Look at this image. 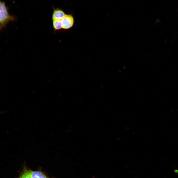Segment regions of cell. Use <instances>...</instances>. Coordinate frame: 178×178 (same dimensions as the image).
Masks as SVG:
<instances>
[{"mask_svg":"<svg viewBox=\"0 0 178 178\" xmlns=\"http://www.w3.org/2000/svg\"><path fill=\"white\" fill-rule=\"evenodd\" d=\"M53 11L52 13V21L54 20H60L64 17L66 14L64 11L59 8H53Z\"/></svg>","mask_w":178,"mask_h":178,"instance_id":"3957f363","label":"cell"},{"mask_svg":"<svg viewBox=\"0 0 178 178\" xmlns=\"http://www.w3.org/2000/svg\"><path fill=\"white\" fill-rule=\"evenodd\" d=\"M52 21L53 27L54 30H59L62 28L61 20H54Z\"/></svg>","mask_w":178,"mask_h":178,"instance_id":"5b68a950","label":"cell"},{"mask_svg":"<svg viewBox=\"0 0 178 178\" xmlns=\"http://www.w3.org/2000/svg\"><path fill=\"white\" fill-rule=\"evenodd\" d=\"M62 28L67 29L71 27L74 23V19L73 16L70 14H66L61 20Z\"/></svg>","mask_w":178,"mask_h":178,"instance_id":"7a4b0ae2","label":"cell"},{"mask_svg":"<svg viewBox=\"0 0 178 178\" xmlns=\"http://www.w3.org/2000/svg\"><path fill=\"white\" fill-rule=\"evenodd\" d=\"M2 26L0 22V31L2 29Z\"/></svg>","mask_w":178,"mask_h":178,"instance_id":"ba28073f","label":"cell"},{"mask_svg":"<svg viewBox=\"0 0 178 178\" xmlns=\"http://www.w3.org/2000/svg\"><path fill=\"white\" fill-rule=\"evenodd\" d=\"M18 178H30L28 174V170L26 168H24L23 171Z\"/></svg>","mask_w":178,"mask_h":178,"instance_id":"8992f818","label":"cell"},{"mask_svg":"<svg viewBox=\"0 0 178 178\" xmlns=\"http://www.w3.org/2000/svg\"><path fill=\"white\" fill-rule=\"evenodd\" d=\"M28 174L30 178H47L43 173L39 171L28 170Z\"/></svg>","mask_w":178,"mask_h":178,"instance_id":"277c9868","label":"cell"},{"mask_svg":"<svg viewBox=\"0 0 178 178\" xmlns=\"http://www.w3.org/2000/svg\"><path fill=\"white\" fill-rule=\"evenodd\" d=\"M13 19L8 13L4 2L0 1V22L2 26H5Z\"/></svg>","mask_w":178,"mask_h":178,"instance_id":"6da1fadb","label":"cell"},{"mask_svg":"<svg viewBox=\"0 0 178 178\" xmlns=\"http://www.w3.org/2000/svg\"><path fill=\"white\" fill-rule=\"evenodd\" d=\"M174 172L178 174V170H174Z\"/></svg>","mask_w":178,"mask_h":178,"instance_id":"52a82bcc","label":"cell"}]
</instances>
